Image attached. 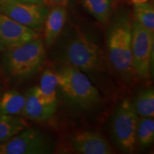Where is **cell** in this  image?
I'll list each match as a JSON object with an SVG mask.
<instances>
[{"label": "cell", "instance_id": "6da1fadb", "mask_svg": "<svg viewBox=\"0 0 154 154\" xmlns=\"http://www.w3.org/2000/svg\"><path fill=\"white\" fill-rule=\"evenodd\" d=\"M59 63L72 66L87 76L103 93L113 90L110 63L98 44L76 27L57 51Z\"/></svg>", "mask_w": 154, "mask_h": 154}, {"label": "cell", "instance_id": "7a4b0ae2", "mask_svg": "<svg viewBox=\"0 0 154 154\" xmlns=\"http://www.w3.org/2000/svg\"><path fill=\"white\" fill-rule=\"evenodd\" d=\"M127 15H121L108 30L107 57L111 68L121 82L129 84L134 78L132 65V24Z\"/></svg>", "mask_w": 154, "mask_h": 154}, {"label": "cell", "instance_id": "3957f363", "mask_svg": "<svg viewBox=\"0 0 154 154\" xmlns=\"http://www.w3.org/2000/svg\"><path fill=\"white\" fill-rule=\"evenodd\" d=\"M54 72L58 79L57 90L69 104L82 110H91L101 104L100 91L80 70L59 63Z\"/></svg>", "mask_w": 154, "mask_h": 154}, {"label": "cell", "instance_id": "277c9868", "mask_svg": "<svg viewBox=\"0 0 154 154\" xmlns=\"http://www.w3.org/2000/svg\"><path fill=\"white\" fill-rule=\"evenodd\" d=\"M2 53L0 67L6 78L12 81H23L34 76L42 69L46 57L40 36Z\"/></svg>", "mask_w": 154, "mask_h": 154}, {"label": "cell", "instance_id": "5b68a950", "mask_svg": "<svg viewBox=\"0 0 154 154\" xmlns=\"http://www.w3.org/2000/svg\"><path fill=\"white\" fill-rule=\"evenodd\" d=\"M132 24V65L134 76L147 81L151 78L153 61L154 32L133 20Z\"/></svg>", "mask_w": 154, "mask_h": 154}, {"label": "cell", "instance_id": "8992f818", "mask_svg": "<svg viewBox=\"0 0 154 154\" xmlns=\"http://www.w3.org/2000/svg\"><path fill=\"white\" fill-rule=\"evenodd\" d=\"M138 115L132 102L126 99L121 101L113 113L111 130L113 139L121 151L131 153L136 143Z\"/></svg>", "mask_w": 154, "mask_h": 154}, {"label": "cell", "instance_id": "52a82bcc", "mask_svg": "<svg viewBox=\"0 0 154 154\" xmlns=\"http://www.w3.org/2000/svg\"><path fill=\"white\" fill-rule=\"evenodd\" d=\"M53 151L54 144L49 136L29 126L0 143V154H48Z\"/></svg>", "mask_w": 154, "mask_h": 154}, {"label": "cell", "instance_id": "ba28073f", "mask_svg": "<svg viewBox=\"0 0 154 154\" xmlns=\"http://www.w3.org/2000/svg\"><path fill=\"white\" fill-rule=\"evenodd\" d=\"M49 6L20 0H0V12L16 22L40 32L43 29Z\"/></svg>", "mask_w": 154, "mask_h": 154}, {"label": "cell", "instance_id": "9c48e42d", "mask_svg": "<svg viewBox=\"0 0 154 154\" xmlns=\"http://www.w3.org/2000/svg\"><path fill=\"white\" fill-rule=\"evenodd\" d=\"M38 37L37 31L0 12V52L14 49Z\"/></svg>", "mask_w": 154, "mask_h": 154}, {"label": "cell", "instance_id": "30bf717a", "mask_svg": "<svg viewBox=\"0 0 154 154\" xmlns=\"http://www.w3.org/2000/svg\"><path fill=\"white\" fill-rule=\"evenodd\" d=\"M70 146L82 154H111L112 148L108 140L99 133L82 131L73 134L69 138Z\"/></svg>", "mask_w": 154, "mask_h": 154}, {"label": "cell", "instance_id": "8fae6325", "mask_svg": "<svg viewBox=\"0 0 154 154\" xmlns=\"http://www.w3.org/2000/svg\"><path fill=\"white\" fill-rule=\"evenodd\" d=\"M25 105L22 115L29 120L44 122L49 120L57 111V103L47 104L39 96L38 86H33L25 94Z\"/></svg>", "mask_w": 154, "mask_h": 154}, {"label": "cell", "instance_id": "7c38bea8", "mask_svg": "<svg viewBox=\"0 0 154 154\" xmlns=\"http://www.w3.org/2000/svg\"><path fill=\"white\" fill-rule=\"evenodd\" d=\"M66 20V10L65 7L54 5L49 9L44 24V44L51 47L60 35Z\"/></svg>", "mask_w": 154, "mask_h": 154}, {"label": "cell", "instance_id": "4fadbf2b", "mask_svg": "<svg viewBox=\"0 0 154 154\" xmlns=\"http://www.w3.org/2000/svg\"><path fill=\"white\" fill-rule=\"evenodd\" d=\"M38 87L39 96L47 104L57 103L58 79L54 71L45 69L40 79Z\"/></svg>", "mask_w": 154, "mask_h": 154}, {"label": "cell", "instance_id": "5bb4252c", "mask_svg": "<svg viewBox=\"0 0 154 154\" xmlns=\"http://www.w3.org/2000/svg\"><path fill=\"white\" fill-rule=\"evenodd\" d=\"M26 98L17 90H9L4 93L0 98V114L22 115Z\"/></svg>", "mask_w": 154, "mask_h": 154}, {"label": "cell", "instance_id": "9a60e30c", "mask_svg": "<svg viewBox=\"0 0 154 154\" xmlns=\"http://www.w3.org/2000/svg\"><path fill=\"white\" fill-rule=\"evenodd\" d=\"M28 127L26 121L19 116L0 114V143Z\"/></svg>", "mask_w": 154, "mask_h": 154}, {"label": "cell", "instance_id": "2e32d148", "mask_svg": "<svg viewBox=\"0 0 154 154\" xmlns=\"http://www.w3.org/2000/svg\"><path fill=\"white\" fill-rule=\"evenodd\" d=\"M84 8L102 24L110 20L113 11L112 0H82Z\"/></svg>", "mask_w": 154, "mask_h": 154}, {"label": "cell", "instance_id": "e0dca14e", "mask_svg": "<svg viewBox=\"0 0 154 154\" xmlns=\"http://www.w3.org/2000/svg\"><path fill=\"white\" fill-rule=\"evenodd\" d=\"M133 103L135 110L141 117H154V90L145 88L138 92Z\"/></svg>", "mask_w": 154, "mask_h": 154}, {"label": "cell", "instance_id": "ac0fdd59", "mask_svg": "<svg viewBox=\"0 0 154 154\" xmlns=\"http://www.w3.org/2000/svg\"><path fill=\"white\" fill-rule=\"evenodd\" d=\"M154 140V120L152 117H141L136 130V142L141 146L151 145Z\"/></svg>", "mask_w": 154, "mask_h": 154}, {"label": "cell", "instance_id": "d6986e66", "mask_svg": "<svg viewBox=\"0 0 154 154\" xmlns=\"http://www.w3.org/2000/svg\"><path fill=\"white\" fill-rule=\"evenodd\" d=\"M134 20L154 32V8L151 4L147 2L134 5Z\"/></svg>", "mask_w": 154, "mask_h": 154}, {"label": "cell", "instance_id": "ffe728a7", "mask_svg": "<svg viewBox=\"0 0 154 154\" xmlns=\"http://www.w3.org/2000/svg\"><path fill=\"white\" fill-rule=\"evenodd\" d=\"M20 1H24V2H34V3H38V4H44L49 7L52 6L51 0H20Z\"/></svg>", "mask_w": 154, "mask_h": 154}, {"label": "cell", "instance_id": "44dd1931", "mask_svg": "<svg viewBox=\"0 0 154 154\" xmlns=\"http://www.w3.org/2000/svg\"><path fill=\"white\" fill-rule=\"evenodd\" d=\"M69 0H51L52 6L54 5H59L63 6V7H66L67 4H68Z\"/></svg>", "mask_w": 154, "mask_h": 154}, {"label": "cell", "instance_id": "7402d4cb", "mask_svg": "<svg viewBox=\"0 0 154 154\" xmlns=\"http://www.w3.org/2000/svg\"><path fill=\"white\" fill-rule=\"evenodd\" d=\"M130 2L134 5H137V4L147 2H149V0H130Z\"/></svg>", "mask_w": 154, "mask_h": 154}, {"label": "cell", "instance_id": "603a6c76", "mask_svg": "<svg viewBox=\"0 0 154 154\" xmlns=\"http://www.w3.org/2000/svg\"><path fill=\"white\" fill-rule=\"evenodd\" d=\"M1 96H2V95H1V93H0V98H1Z\"/></svg>", "mask_w": 154, "mask_h": 154}, {"label": "cell", "instance_id": "cb8c5ba5", "mask_svg": "<svg viewBox=\"0 0 154 154\" xmlns=\"http://www.w3.org/2000/svg\"><path fill=\"white\" fill-rule=\"evenodd\" d=\"M0 59H1V56H0ZM0 69H1V67H0Z\"/></svg>", "mask_w": 154, "mask_h": 154}]
</instances>
